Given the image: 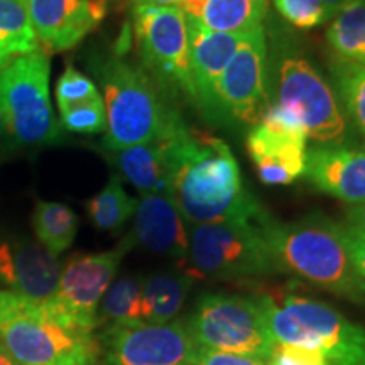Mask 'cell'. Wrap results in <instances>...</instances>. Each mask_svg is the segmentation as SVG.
<instances>
[{
    "label": "cell",
    "instance_id": "1",
    "mask_svg": "<svg viewBox=\"0 0 365 365\" xmlns=\"http://www.w3.org/2000/svg\"><path fill=\"white\" fill-rule=\"evenodd\" d=\"M170 195L188 225L228 220L261 222L267 215L245 190L240 166L227 143L190 129L186 122L161 137Z\"/></svg>",
    "mask_w": 365,
    "mask_h": 365
},
{
    "label": "cell",
    "instance_id": "2",
    "mask_svg": "<svg viewBox=\"0 0 365 365\" xmlns=\"http://www.w3.org/2000/svg\"><path fill=\"white\" fill-rule=\"evenodd\" d=\"M267 41V107L289 113L318 145H345L352 129L331 81L308 56L301 41L282 22L264 26Z\"/></svg>",
    "mask_w": 365,
    "mask_h": 365
},
{
    "label": "cell",
    "instance_id": "3",
    "mask_svg": "<svg viewBox=\"0 0 365 365\" xmlns=\"http://www.w3.org/2000/svg\"><path fill=\"white\" fill-rule=\"evenodd\" d=\"M259 225L281 271L365 307V282L345 244L344 227L313 212L293 222L264 217Z\"/></svg>",
    "mask_w": 365,
    "mask_h": 365
},
{
    "label": "cell",
    "instance_id": "4",
    "mask_svg": "<svg viewBox=\"0 0 365 365\" xmlns=\"http://www.w3.org/2000/svg\"><path fill=\"white\" fill-rule=\"evenodd\" d=\"M97 76L107 113L103 149L115 153L161 139L181 120L175 105L140 65L120 54H95L88 63Z\"/></svg>",
    "mask_w": 365,
    "mask_h": 365
},
{
    "label": "cell",
    "instance_id": "5",
    "mask_svg": "<svg viewBox=\"0 0 365 365\" xmlns=\"http://www.w3.org/2000/svg\"><path fill=\"white\" fill-rule=\"evenodd\" d=\"M0 345L19 365H95L98 344L46 303L0 289Z\"/></svg>",
    "mask_w": 365,
    "mask_h": 365
},
{
    "label": "cell",
    "instance_id": "6",
    "mask_svg": "<svg viewBox=\"0 0 365 365\" xmlns=\"http://www.w3.org/2000/svg\"><path fill=\"white\" fill-rule=\"evenodd\" d=\"M274 339L317 349L331 365H365V328L323 301L261 294Z\"/></svg>",
    "mask_w": 365,
    "mask_h": 365
},
{
    "label": "cell",
    "instance_id": "7",
    "mask_svg": "<svg viewBox=\"0 0 365 365\" xmlns=\"http://www.w3.org/2000/svg\"><path fill=\"white\" fill-rule=\"evenodd\" d=\"M185 262L193 279L245 281L281 272L259 222L188 225Z\"/></svg>",
    "mask_w": 365,
    "mask_h": 365
},
{
    "label": "cell",
    "instance_id": "8",
    "mask_svg": "<svg viewBox=\"0 0 365 365\" xmlns=\"http://www.w3.org/2000/svg\"><path fill=\"white\" fill-rule=\"evenodd\" d=\"M186 327L200 349L267 360L276 345L261 296L207 293L196 301Z\"/></svg>",
    "mask_w": 365,
    "mask_h": 365
},
{
    "label": "cell",
    "instance_id": "9",
    "mask_svg": "<svg viewBox=\"0 0 365 365\" xmlns=\"http://www.w3.org/2000/svg\"><path fill=\"white\" fill-rule=\"evenodd\" d=\"M51 63L43 48L0 68V102L9 135L24 145H53L63 139L49 97Z\"/></svg>",
    "mask_w": 365,
    "mask_h": 365
},
{
    "label": "cell",
    "instance_id": "10",
    "mask_svg": "<svg viewBox=\"0 0 365 365\" xmlns=\"http://www.w3.org/2000/svg\"><path fill=\"white\" fill-rule=\"evenodd\" d=\"M132 26L140 66L164 98L191 102L186 14L180 7H132Z\"/></svg>",
    "mask_w": 365,
    "mask_h": 365
},
{
    "label": "cell",
    "instance_id": "11",
    "mask_svg": "<svg viewBox=\"0 0 365 365\" xmlns=\"http://www.w3.org/2000/svg\"><path fill=\"white\" fill-rule=\"evenodd\" d=\"M267 41L264 26L242 36L223 70L207 115L218 127H252L267 105Z\"/></svg>",
    "mask_w": 365,
    "mask_h": 365
},
{
    "label": "cell",
    "instance_id": "12",
    "mask_svg": "<svg viewBox=\"0 0 365 365\" xmlns=\"http://www.w3.org/2000/svg\"><path fill=\"white\" fill-rule=\"evenodd\" d=\"M129 249L130 245L124 240L107 252L73 255L61 269L56 293L44 301L46 307L68 325L93 331L98 323L100 301Z\"/></svg>",
    "mask_w": 365,
    "mask_h": 365
},
{
    "label": "cell",
    "instance_id": "13",
    "mask_svg": "<svg viewBox=\"0 0 365 365\" xmlns=\"http://www.w3.org/2000/svg\"><path fill=\"white\" fill-rule=\"evenodd\" d=\"M307 140V132L294 117L267 107L247 134V153L259 180L269 186H286L304 176Z\"/></svg>",
    "mask_w": 365,
    "mask_h": 365
},
{
    "label": "cell",
    "instance_id": "14",
    "mask_svg": "<svg viewBox=\"0 0 365 365\" xmlns=\"http://www.w3.org/2000/svg\"><path fill=\"white\" fill-rule=\"evenodd\" d=\"M103 340L107 365H193L200 349L186 322L108 327Z\"/></svg>",
    "mask_w": 365,
    "mask_h": 365
},
{
    "label": "cell",
    "instance_id": "15",
    "mask_svg": "<svg viewBox=\"0 0 365 365\" xmlns=\"http://www.w3.org/2000/svg\"><path fill=\"white\" fill-rule=\"evenodd\" d=\"M31 26L44 51H66L100 26L107 0H26Z\"/></svg>",
    "mask_w": 365,
    "mask_h": 365
},
{
    "label": "cell",
    "instance_id": "16",
    "mask_svg": "<svg viewBox=\"0 0 365 365\" xmlns=\"http://www.w3.org/2000/svg\"><path fill=\"white\" fill-rule=\"evenodd\" d=\"M61 266L39 242L7 240L0 244V282L9 291L38 301L56 293Z\"/></svg>",
    "mask_w": 365,
    "mask_h": 365
},
{
    "label": "cell",
    "instance_id": "17",
    "mask_svg": "<svg viewBox=\"0 0 365 365\" xmlns=\"http://www.w3.org/2000/svg\"><path fill=\"white\" fill-rule=\"evenodd\" d=\"M127 244L185 262L188 254V227L170 193H149L137 200L134 228Z\"/></svg>",
    "mask_w": 365,
    "mask_h": 365
},
{
    "label": "cell",
    "instance_id": "18",
    "mask_svg": "<svg viewBox=\"0 0 365 365\" xmlns=\"http://www.w3.org/2000/svg\"><path fill=\"white\" fill-rule=\"evenodd\" d=\"M307 180L318 191L350 205L365 202V148L317 145L307 153Z\"/></svg>",
    "mask_w": 365,
    "mask_h": 365
},
{
    "label": "cell",
    "instance_id": "19",
    "mask_svg": "<svg viewBox=\"0 0 365 365\" xmlns=\"http://www.w3.org/2000/svg\"><path fill=\"white\" fill-rule=\"evenodd\" d=\"M244 34L217 33L188 19L191 103L205 118L212 107L218 80Z\"/></svg>",
    "mask_w": 365,
    "mask_h": 365
},
{
    "label": "cell",
    "instance_id": "20",
    "mask_svg": "<svg viewBox=\"0 0 365 365\" xmlns=\"http://www.w3.org/2000/svg\"><path fill=\"white\" fill-rule=\"evenodd\" d=\"M180 9L210 31L244 34L264 26L267 0H182Z\"/></svg>",
    "mask_w": 365,
    "mask_h": 365
},
{
    "label": "cell",
    "instance_id": "21",
    "mask_svg": "<svg viewBox=\"0 0 365 365\" xmlns=\"http://www.w3.org/2000/svg\"><path fill=\"white\" fill-rule=\"evenodd\" d=\"M107 156L115 164L118 176L125 178L140 195L170 193V173L163 139L130 145Z\"/></svg>",
    "mask_w": 365,
    "mask_h": 365
},
{
    "label": "cell",
    "instance_id": "22",
    "mask_svg": "<svg viewBox=\"0 0 365 365\" xmlns=\"http://www.w3.org/2000/svg\"><path fill=\"white\" fill-rule=\"evenodd\" d=\"M193 277L181 272H156L143 284V322L170 323L180 313Z\"/></svg>",
    "mask_w": 365,
    "mask_h": 365
},
{
    "label": "cell",
    "instance_id": "23",
    "mask_svg": "<svg viewBox=\"0 0 365 365\" xmlns=\"http://www.w3.org/2000/svg\"><path fill=\"white\" fill-rule=\"evenodd\" d=\"M330 75L350 129L365 140V65L335 56Z\"/></svg>",
    "mask_w": 365,
    "mask_h": 365
},
{
    "label": "cell",
    "instance_id": "24",
    "mask_svg": "<svg viewBox=\"0 0 365 365\" xmlns=\"http://www.w3.org/2000/svg\"><path fill=\"white\" fill-rule=\"evenodd\" d=\"M33 228L39 244L49 254L58 257L75 242L78 232V217L66 205L39 200L34 207Z\"/></svg>",
    "mask_w": 365,
    "mask_h": 365
},
{
    "label": "cell",
    "instance_id": "25",
    "mask_svg": "<svg viewBox=\"0 0 365 365\" xmlns=\"http://www.w3.org/2000/svg\"><path fill=\"white\" fill-rule=\"evenodd\" d=\"M327 41L339 58L365 65V0H350L333 16Z\"/></svg>",
    "mask_w": 365,
    "mask_h": 365
},
{
    "label": "cell",
    "instance_id": "26",
    "mask_svg": "<svg viewBox=\"0 0 365 365\" xmlns=\"http://www.w3.org/2000/svg\"><path fill=\"white\" fill-rule=\"evenodd\" d=\"M39 48L26 0H0V68Z\"/></svg>",
    "mask_w": 365,
    "mask_h": 365
},
{
    "label": "cell",
    "instance_id": "27",
    "mask_svg": "<svg viewBox=\"0 0 365 365\" xmlns=\"http://www.w3.org/2000/svg\"><path fill=\"white\" fill-rule=\"evenodd\" d=\"M137 200L122 186V178L112 175L102 191L86 202V215L95 228L103 232H118L134 217Z\"/></svg>",
    "mask_w": 365,
    "mask_h": 365
},
{
    "label": "cell",
    "instance_id": "28",
    "mask_svg": "<svg viewBox=\"0 0 365 365\" xmlns=\"http://www.w3.org/2000/svg\"><path fill=\"white\" fill-rule=\"evenodd\" d=\"M144 277L129 274L113 279L98 307V318L108 327L132 325L143 322Z\"/></svg>",
    "mask_w": 365,
    "mask_h": 365
},
{
    "label": "cell",
    "instance_id": "29",
    "mask_svg": "<svg viewBox=\"0 0 365 365\" xmlns=\"http://www.w3.org/2000/svg\"><path fill=\"white\" fill-rule=\"evenodd\" d=\"M59 125L68 132L76 134H102L107 130V113L102 97L88 102L73 105L66 110L59 112Z\"/></svg>",
    "mask_w": 365,
    "mask_h": 365
},
{
    "label": "cell",
    "instance_id": "30",
    "mask_svg": "<svg viewBox=\"0 0 365 365\" xmlns=\"http://www.w3.org/2000/svg\"><path fill=\"white\" fill-rule=\"evenodd\" d=\"M286 24L296 29H313L333 19V12L323 0H272Z\"/></svg>",
    "mask_w": 365,
    "mask_h": 365
},
{
    "label": "cell",
    "instance_id": "31",
    "mask_svg": "<svg viewBox=\"0 0 365 365\" xmlns=\"http://www.w3.org/2000/svg\"><path fill=\"white\" fill-rule=\"evenodd\" d=\"M98 97H102L100 90L88 76H85L73 65H68L65 68V71L61 73L56 83V102L59 112L66 110L73 105L88 102V100H95Z\"/></svg>",
    "mask_w": 365,
    "mask_h": 365
},
{
    "label": "cell",
    "instance_id": "32",
    "mask_svg": "<svg viewBox=\"0 0 365 365\" xmlns=\"http://www.w3.org/2000/svg\"><path fill=\"white\" fill-rule=\"evenodd\" d=\"M267 365H331L325 355L317 349L303 345L276 341L266 360Z\"/></svg>",
    "mask_w": 365,
    "mask_h": 365
},
{
    "label": "cell",
    "instance_id": "33",
    "mask_svg": "<svg viewBox=\"0 0 365 365\" xmlns=\"http://www.w3.org/2000/svg\"><path fill=\"white\" fill-rule=\"evenodd\" d=\"M193 365H267L266 360L237 355L227 352H215V350L198 349Z\"/></svg>",
    "mask_w": 365,
    "mask_h": 365
},
{
    "label": "cell",
    "instance_id": "34",
    "mask_svg": "<svg viewBox=\"0 0 365 365\" xmlns=\"http://www.w3.org/2000/svg\"><path fill=\"white\" fill-rule=\"evenodd\" d=\"M341 227H344L345 244L346 247H349L354 266L357 269L359 276L362 277V281L365 282V234L355 232L352 228L344 225V223H341Z\"/></svg>",
    "mask_w": 365,
    "mask_h": 365
},
{
    "label": "cell",
    "instance_id": "35",
    "mask_svg": "<svg viewBox=\"0 0 365 365\" xmlns=\"http://www.w3.org/2000/svg\"><path fill=\"white\" fill-rule=\"evenodd\" d=\"M349 228L355 232L365 234V202L359 205H350L345 213V223Z\"/></svg>",
    "mask_w": 365,
    "mask_h": 365
},
{
    "label": "cell",
    "instance_id": "36",
    "mask_svg": "<svg viewBox=\"0 0 365 365\" xmlns=\"http://www.w3.org/2000/svg\"><path fill=\"white\" fill-rule=\"evenodd\" d=\"M182 0H132V7H180Z\"/></svg>",
    "mask_w": 365,
    "mask_h": 365
},
{
    "label": "cell",
    "instance_id": "37",
    "mask_svg": "<svg viewBox=\"0 0 365 365\" xmlns=\"http://www.w3.org/2000/svg\"><path fill=\"white\" fill-rule=\"evenodd\" d=\"M323 2L327 4V7L330 9V11L333 12V16H335V14L339 12L341 7L346 6V4H349L350 0H323Z\"/></svg>",
    "mask_w": 365,
    "mask_h": 365
},
{
    "label": "cell",
    "instance_id": "38",
    "mask_svg": "<svg viewBox=\"0 0 365 365\" xmlns=\"http://www.w3.org/2000/svg\"><path fill=\"white\" fill-rule=\"evenodd\" d=\"M4 135H9V124H7L6 110H4L2 102H0V137Z\"/></svg>",
    "mask_w": 365,
    "mask_h": 365
},
{
    "label": "cell",
    "instance_id": "39",
    "mask_svg": "<svg viewBox=\"0 0 365 365\" xmlns=\"http://www.w3.org/2000/svg\"><path fill=\"white\" fill-rule=\"evenodd\" d=\"M0 365H19L2 349V345H0Z\"/></svg>",
    "mask_w": 365,
    "mask_h": 365
},
{
    "label": "cell",
    "instance_id": "40",
    "mask_svg": "<svg viewBox=\"0 0 365 365\" xmlns=\"http://www.w3.org/2000/svg\"><path fill=\"white\" fill-rule=\"evenodd\" d=\"M107 2H108V4H110V2H115V0H107Z\"/></svg>",
    "mask_w": 365,
    "mask_h": 365
}]
</instances>
